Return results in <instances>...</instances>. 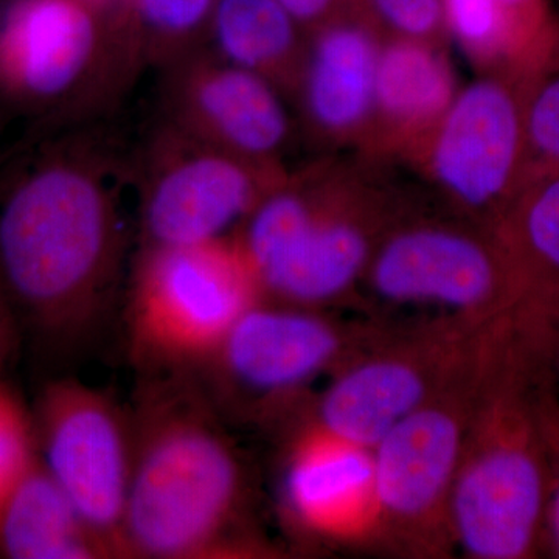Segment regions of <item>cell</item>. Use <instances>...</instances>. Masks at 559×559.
<instances>
[{
	"label": "cell",
	"instance_id": "cell-1",
	"mask_svg": "<svg viewBox=\"0 0 559 559\" xmlns=\"http://www.w3.org/2000/svg\"><path fill=\"white\" fill-rule=\"evenodd\" d=\"M116 160L81 138L49 140L0 194V275L17 322L75 347L105 319L123 264Z\"/></svg>",
	"mask_w": 559,
	"mask_h": 559
},
{
	"label": "cell",
	"instance_id": "cell-2",
	"mask_svg": "<svg viewBox=\"0 0 559 559\" xmlns=\"http://www.w3.org/2000/svg\"><path fill=\"white\" fill-rule=\"evenodd\" d=\"M554 326L511 310L481 341L479 392L452 488V539L471 558L543 554L544 514L559 462Z\"/></svg>",
	"mask_w": 559,
	"mask_h": 559
},
{
	"label": "cell",
	"instance_id": "cell-3",
	"mask_svg": "<svg viewBox=\"0 0 559 559\" xmlns=\"http://www.w3.org/2000/svg\"><path fill=\"white\" fill-rule=\"evenodd\" d=\"M145 380L131 412L128 558L271 554L250 521L248 471L204 390L190 374Z\"/></svg>",
	"mask_w": 559,
	"mask_h": 559
},
{
	"label": "cell",
	"instance_id": "cell-4",
	"mask_svg": "<svg viewBox=\"0 0 559 559\" xmlns=\"http://www.w3.org/2000/svg\"><path fill=\"white\" fill-rule=\"evenodd\" d=\"M263 299L237 237L142 246L128 286V352L145 377L198 373Z\"/></svg>",
	"mask_w": 559,
	"mask_h": 559
},
{
	"label": "cell",
	"instance_id": "cell-5",
	"mask_svg": "<svg viewBox=\"0 0 559 559\" xmlns=\"http://www.w3.org/2000/svg\"><path fill=\"white\" fill-rule=\"evenodd\" d=\"M480 331L443 388L373 448L377 538L399 554L439 557L452 539V488L479 392Z\"/></svg>",
	"mask_w": 559,
	"mask_h": 559
},
{
	"label": "cell",
	"instance_id": "cell-6",
	"mask_svg": "<svg viewBox=\"0 0 559 559\" xmlns=\"http://www.w3.org/2000/svg\"><path fill=\"white\" fill-rule=\"evenodd\" d=\"M124 87L110 9L97 0H11L0 14V103L38 121Z\"/></svg>",
	"mask_w": 559,
	"mask_h": 559
},
{
	"label": "cell",
	"instance_id": "cell-7",
	"mask_svg": "<svg viewBox=\"0 0 559 559\" xmlns=\"http://www.w3.org/2000/svg\"><path fill=\"white\" fill-rule=\"evenodd\" d=\"M380 331L352 329L320 310L261 299L191 377L221 417L274 419L293 409L312 382L340 369Z\"/></svg>",
	"mask_w": 559,
	"mask_h": 559
},
{
	"label": "cell",
	"instance_id": "cell-8",
	"mask_svg": "<svg viewBox=\"0 0 559 559\" xmlns=\"http://www.w3.org/2000/svg\"><path fill=\"white\" fill-rule=\"evenodd\" d=\"M264 300L320 310L347 296L373 257L369 230L325 194L283 179L235 234Z\"/></svg>",
	"mask_w": 559,
	"mask_h": 559
},
{
	"label": "cell",
	"instance_id": "cell-9",
	"mask_svg": "<svg viewBox=\"0 0 559 559\" xmlns=\"http://www.w3.org/2000/svg\"><path fill=\"white\" fill-rule=\"evenodd\" d=\"M283 179L274 162L216 148L164 121L151 139L143 167L142 246L234 237Z\"/></svg>",
	"mask_w": 559,
	"mask_h": 559
},
{
	"label": "cell",
	"instance_id": "cell-10",
	"mask_svg": "<svg viewBox=\"0 0 559 559\" xmlns=\"http://www.w3.org/2000/svg\"><path fill=\"white\" fill-rule=\"evenodd\" d=\"M367 271L382 305L436 311L437 325L452 330L474 333L518 305L509 257L492 230L407 227L382 242Z\"/></svg>",
	"mask_w": 559,
	"mask_h": 559
},
{
	"label": "cell",
	"instance_id": "cell-11",
	"mask_svg": "<svg viewBox=\"0 0 559 559\" xmlns=\"http://www.w3.org/2000/svg\"><path fill=\"white\" fill-rule=\"evenodd\" d=\"M32 417L44 468L114 558H128L123 522L132 471L131 414L108 393L61 378L44 385Z\"/></svg>",
	"mask_w": 559,
	"mask_h": 559
},
{
	"label": "cell",
	"instance_id": "cell-12",
	"mask_svg": "<svg viewBox=\"0 0 559 559\" xmlns=\"http://www.w3.org/2000/svg\"><path fill=\"white\" fill-rule=\"evenodd\" d=\"M481 330L382 329L377 340L333 371L310 419L341 439L373 450L401 419L443 388Z\"/></svg>",
	"mask_w": 559,
	"mask_h": 559
},
{
	"label": "cell",
	"instance_id": "cell-13",
	"mask_svg": "<svg viewBox=\"0 0 559 559\" xmlns=\"http://www.w3.org/2000/svg\"><path fill=\"white\" fill-rule=\"evenodd\" d=\"M528 86L510 79L469 84L441 117L433 145L441 186L466 207L496 210V223L528 179Z\"/></svg>",
	"mask_w": 559,
	"mask_h": 559
},
{
	"label": "cell",
	"instance_id": "cell-14",
	"mask_svg": "<svg viewBox=\"0 0 559 559\" xmlns=\"http://www.w3.org/2000/svg\"><path fill=\"white\" fill-rule=\"evenodd\" d=\"M164 72V121L216 148L274 162L288 138L289 121L271 81L205 47Z\"/></svg>",
	"mask_w": 559,
	"mask_h": 559
},
{
	"label": "cell",
	"instance_id": "cell-15",
	"mask_svg": "<svg viewBox=\"0 0 559 559\" xmlns=\"http://www.w3.org/2000/svg\"><path fill=\"white\" fill-rule=\"evenodd\" d=\"M280 503L286 521L308 538L374 540L373 451L308 419L294 432L286 450Z\"/></svg>",
	"mask_w": 559,
	"mask_h": 559
},
{
	"label": "cell",
	"instance_id": "cell-16",
	"mask_svg": "<svg viewBox=\"0 0 559 559\" xmlns=\"http://www.w3.org/2000/svg\"><path fill=\"white\" fill-rule=\"evenodd\" d=\"M444 22L471 55L532 84L559 69L550 0H443Z\"/></svg>",
	"mask_w": 559,
	"mask_h": 559
},
{
	"label": "cell",
	"instance_id": "cell-17",
	"mask_svg": "<svg viewBox=\"0 0 559 559\" xmlns=\"http://www.w3.org/2000/svg\"><path fill=\"white\" fill-rule=\"evenodd\" d=\"M513 270L516 310L559 322V170L533 175L496 226Z\"/></svg>",
	"mask_w": 559,
	"mask_h": 559
},
{
	"label": "cell",
	"instance_id": "cell-18",
	"mask_svg": "<svg viewBox=\"0 0 559 559\" xmlns=\"http://www.w3.org/2000/svg\"><path fill=\"white\" fill-rule=\"evenodd\" d=\"M378 51L358 25L331 24L318 33L299 79L308 119L320 131L358 127L374 105Z\"/></svg>",
	"mask_w": 559,
	"mask_h": 559
},
{
	"label": "cell",
	"instance_id": "cell-19",
	"mask_svg": "<svg viewBox=\"0 0 559 559\" xmlns=\"http://www.w3.org/2000/svg\"><path fill=\"white\" fill-rule=\"evenodd\" d=\"M0 554L13 559L114 558L38 455L0 509Z\"/></svg>",
	"mask_w": 559,
	"mask_h": 559
},
{
	"label": "cell",
	"instance_id": "cell-20",
	"mask_svg": "<svg viewBox=\"0 0 559 559\" xmlns=\"http://www.w3.org/2000/svg\"><path fill=\"white\" fill-rule=\"evenodd\" d=\"M218 0H121L110 10L121 73L131 83L140 70L165 69L204 47Z\"/></svg>",
	"mask_w": 559,
	"mask_h": 559
},
{
	"label": "cell",
	"instance_id": "cell-21",
	"mask_svg": "<svg viewBox=\"0 0 559 559\" xmlns=\"http://www.w3.org/2000/svg\"><path fill=\"white\" fill-rule=\"evenodd\" d=\"M297 27L278 0H218L207 40L224 61L289 83L301 69Z\"/></svg>",
	"mask_w": 559,
	"mask_h": 559
},
{
	"label": "cell",
	"instance_id": "cell-22",
	"mask_svg": "<svg viewBox=\"0 0 559 559\" xmlns=\"http://www.w3.org/2000/svg\"><path fill=\"white\" fill-rule=\"evenodd\" d=\"M454 98L450 66L423 40H399L378 55L374 105L390 120L407 127L432 123Z\"/></svg>",
	"mask_w": 559,
	"mask_h": 559
},
{
	"label": "cell",
	"instance_id": "cell-23",
	"mask_svg": "<svg viewBox=\"0 0 559 559\" xmlns=\"http://www.w3.org/2000/svg\"><path fill=\"white\" fill-rule=\"evenodd\" d=\"M36 455L32 414L0 382V509Z\"/></svg>",
	"mask_w": 559,
	"mask_h": 559
},
{
	"label": "cell",
	"instance_id": "cell-24",
	"mask_svg": "<svg viewBox=\"0 0 559 559\" xmlns=\"http://www.w3.org/2000/svg\"><path fill=\"white\" fill-rule=\"evenodd\" d=\"M525 135L530 164L536 160L539 165L530 176L559 170V75L550 73L530 84L525 97Z\"/></svg>",
	"mask_w": 559,
	"mask_h": 559
},
{
	"label": "cell",
	"instance_id": "cell-25",
	"mask_svg": "<svg viewBox=\"0 0 559 559\" xmlns=\"http://www.w3.org/2000/svg\"><path fill=\"white\" fill-rule=\"evenodd\" d=\"M370 9L404 39L429 38L444 22L443 0H367Z\"/></svg>",
	"mask_w": 559,
	"mask_h": 559
},
{
	"label": "cell",
	"instance_id": "cell-26",
	"mask_svg": "<svg viewBox=\"0 0 559 559\" xmlns=\"http://www.w3.org/2000/svg\"><path fill=\"white\" fill-rule=\"evenodd\" d=\"M341 0H278L290 16L296 20L299 25H311L323 22L330 16Z\"/></svg>",
	"mask_w": 559,
	"mask_h": 559
},
{
	"label": "cell",
	"instance_id": "cell-27",
	"mask_svg": "<svg viewBox=\"0 0 559 559\" xmlns=\"http://www.w3.org/2000/svg\"><path fill=\"white\" fill-rule=\"evenodd\" d=\"M543 551L559 558V462L544 514Z\"/></svg>",
	"mask_w": 559,
	"mask_h": 559
},
{
	"label": "cell",
	"instance_id": "cell-28",
	"mask_svg": "<svg viewBox=\"0 0 559 559\" xmlns=\"http://www.w3.org/2000/svg\"><path fill=\"white\" fill-rule=\"evenodd\" d=\"M17 319L11 305L9 293L0 275V369L10 358L16 342Z\"/></svg>",
	"mask_w": 559,
	"mask_h": 559
},
{
	"label": "cell",
	"instance_id": "cell-29",
	"mask_svg": "<svg viewBox=\"0 0 559 559\" xmlns=\"http://www.w3.org/2000/svg\"><path fill=\"white\" fill-rule=\"evenodd\" d=\"M551 371H554L555 388H557L559 399V322L555 325L554 334H551Z\"/></svg>",
	"mask_w": 559,
	"mask_h": 559
},
{
	"label": "cell",
	"instance_id": "cell-30",
	"mask_svg": "<svg viewBox=\"0 0 559 559\" xmlns=\"http://www.w3.org/2000/svg\"><path fill=\"white\" fill-rule=\"evenodd\" d=\"M97 2L103 3V5L108 7V9L112 10L114 7L119 5L121 0H97Z\"/></svg>",
	"mask_w": 559,
	"mask_h": 559
}]
</instances>
